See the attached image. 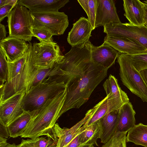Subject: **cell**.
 <instances>
[{
  "label": "cell",
  "mask_w": 147,
  "mask_h": 147,
  "mask_svg": "<svg viewBox=\"0 0 147 147\" xmlns=\"http://www.w3.org/2000/svg\"><path fill=\"white\" fill-rule=\"evenodd\" d=\"M144 3H145L146 4H147V0L144 1Z\"/></svg>",
  "instance_id": "41"
},
{
  "label": "cell",
  "mask_w": 147,
  "mask_h": 147,
  "mask_svg": "<svg viewBox=\"0 0 147 147\" xmlns=\"http://www.w3.org/2000/svg\"><path fill=\"white\" fill-rule=\"evenodd\" d=\"M124 15L129 23L135 25H145L142 2L139 0H123Z\"/></svg>",
  "instance_id": "20"
},
{
  "label": "cell",
  "mask_w": 147,
  "mask_h": 147,
  "mask_svg": "<svg viewBox=\"0 0 147 147\" xmlns=\"http://www.w3.org/2000/svg\"><path fill=\"white\" fill-rule=\"evenodd\" d=\"M69 0H18L17 3L27 7L32 13L58 12Z\"/></svg>",
  "instance_id": "17"
},
{
  "label": "cell",
  "mask_w": 147,
  "mask_h": 147,
  "mask_svg": "<svg viewBox=\"0 0 147 147\" xmlns=\"http://www.w3.org/2000/svg\"><path fill=\"white\" fill-rule=\"evenodd\" d=\"M14 7L8 5L0 7V23L5 17H7Z\"/></svg>",
  "instance_id": "33"
},
{
  "label": "cell",
  "mask_w": 147,
  "mask_h": 147,
  "mask_svg": "<svg viewBox=\"0 0 147 147\" xmlns=\"http://www.w3.org/2000/svg\"><path fill=\"white\" fill-rule=\"evenodd\" d=\"M26 91L23 89L0 101V123L7 127L25 111L23 100Z\"/></svg>",
  "instance_id": "10"
},
{
  "label": "cell",
  "mask_w": 147,
  "mask_h": 147,
  "mask_svg": "<svg viewBox=\"0 0 147 147\" xmlns=\"http://www.w3.org/2000/svg\"><path fill=\"white\" fill-rule=\"evenodd\" d=\"M103 86L107 96L121 98L127 102L129 99L127 94L120 87L117 79L110 74L104 83Z\"/></svg>",
  "instance_id": "26"
},
{
  "label": "cell",
  "mask_w": 147,
  "mask_h": 147,
  "mask_svg": "<svg viewBox=\"0 0 147 147\" xmlns=\"http://www.w3.org/2000/svg\"><path fill=\"white\" fill-rule=\"evenodd\" d=\"M96 110L94 106L88 111L82 120L71 128L61 127L56 123L53 130L57 142L56 147H67L74 138L87 127V122L90 120Z\"/></svg>",
  "instance_id": "11"
},
{
  "label": "cell",
  "mask_w": 147,
  "mask_h": 147,
  "mask_svg": "<svg viewBox=\"0 0 147 147\" xmlns=\"http://www.w3.org/2000/svg\"><path fill=\"white\" fill-rule=\"evenodd\" d=\"M111 23H121L113 0H97L95 28Z\"/></svg>",
  "instance_id": "12"
},
{
  "label": "cell",
  "mask_w": 147,
  "mask_h": 147,
  "mask_svg": "<svg viewBox=\"0 0 147 147\" xmlns=\"http://www.w3.org/2000/svg\"><path fill=\"white\" fill-rule=\"evenodd\" d=\"M7 32L5 27L4 25L0 24V42L6 38V35Z\"/></svg>",
  "instance_id": "37"
},
{
  "label": "cell",
  "mask_w": 147,
  "mask_h": 147,
  "mask_svg": "<svg viewBox=\"0 0 147 147\" xmlns=\"http://www.w3.org/2000/svg\"><path fill=\"white\" fill-rule=\"evenodd\" d=\"M127 102L120 98L107 96L95 106L96 110L92 117L87 121V126L99 120L105 114L119 109Z\"/></svg>",
  "instance_id": "19"
},
{
  "label": "cell",
  "mask_w": 147,
  "mask_h": 147,
  "mask_svg": "<svg viewBox=\"0 0 147 147\" xmlns=\"http://www.w3.org/2000/svg\"><path fill=\"white\" fill-rule=\"evenodd\" d=\"M128 131L126 142L147 147V125L140 123L135 125Z\"/></svg>",
  "instance_id": "25"
},
{
  "label": "cell",
  "mask_w": 147,
  "mask_h": 147,
  "mask_svg": "<svg viewBox=\"0 0 147 147\" xmlns=\"http://www.w3.org/2000/svg\"><path fill=\"white\" fill-rule=\"evenodd\" d=\"M66 89L48 100L36 110L30 112L31 118L21 138H33L42 136L50 137L56 143L57 138L53 130L65 102Z\"/></svg>",
  "instance_id": "2"
},
{
  "label": "cell",
  "mask_w": 147,
  "mask_h": 147,
  "mask_svg": "<svg viewBox=\"0 0 147 147\" xmlns=\"http://www.w3.org/2000/svg\"><path fill=\"white\" fill-rule=\"evenodd\" d=\"M77 1L86 13L88 19L94 30L96 28L97 0H78Z\"/></svg>",
  "instance_id": "28"
},
{
  "label": "cell",
  "mask_w": 147,
  "mask_h": 147,
  "mask_svg": "<svg viewBox=\"0 0 147 147\" xmlns=\"http://www.w3.org/2000/svg\"><path fill=\"white\" fill-rule=\"evenodd\" d=\"M93 30L88 19L81 17L73 24L72 28L69 32L67 41L71 46L84 43L89 40Z\"/></svg>",
  "instance_id": "13"
},
{
  "label": "cell",
  "mask_w": 147,
  "mask_h": 147,
  "mask_svg": "<svg viewBox=\"0 0 147 147\" xmlns=\"http://www.w3.org/2000/svg\"><path fill=\"white\" fill-rule=\"evenodd\" d=\"M127 132L117 131L101 147H126Z\"/></svg>",
  "instance_id": "30"
},
{
  "label": "cell",
  "mask_w": 147,
  "mask_h": 147,
  "mask_svg": "<svg viewBox=\"0 0 147 147\" xmlns=\"http://www.w3.org/2000/svg\"><path fill=\"white\" fill-rule=\"evenodd\" d=\"M33 33L40 42H44L53 41L52 32L44 28H33Z\"/></svg>",
  "instance_id": "32"
},
{
  "label": "cell",
  "mask_w": 147,
  "mask_h": 147,
  "mask_svg": "<svg viewBox=\"0 0 147 147\" xmlns=\"http://www.w3.org/2000/svg\"><path fill=\"white\" fill-rule=\"evenodd\" d=\"M33 28H44L50 30L53 35L63 34L68 26V17L59 11L44 13L31 12Z\"/></svg>",
  "instance_id": "7"
},
{
  "label": "cell",
  "mask_w": 147,
  "mask_h": 147,
  "mask_svg": "<svg viewBox=\"0 0 147 147\" xmlns=\"http://www.w3.org/2000/svg\"><path fill=\"white\" fill-rule=\"evenodd\" d=\"M117 59L119 75L123 84L143 102H147V85L140 72L125 54L120 53Z\"/></svg>",
  "instance_id": "6"
},
{
  "label": "cell",
  "mask_w": 147,
  "mask_h": 147,
  "mask_svg": "<svg viewBox=\"0 0 147 147\" xmlns=\"http://www.w3.org/2000/svg\"><path fill=\"white\" fill-rule=\"evenodd\" d=\"M140 73L147 85V69L142 70Z\"/></svg>",
  "instance_id": "39"
},
{
  "label": "cell",
  "mask_w": 147,
  "mask_h": 147,
  "mask_svg": "<svg viewBox=\"0 0 147 147\" xmlns=\"http://www.w3.org/2000/svg\"><path fill=\"white\" fill-rule=\"evenodd\" d=\"M81 147H94L93 145H85Z\"/></svg>",
  "instance_id": "40"
},
{
  "label": "cell",
  "mask_w": 147,
  "mask_h": 147,
  "mask_svg": "<svg viewBox=\"0 0 147 147\" xmlns=\"http://www.w3.org/2000/svg\"><path fill=\"white\" fill-rule=\"evenodd\" d=\"M80 133L74 138L67 147H81L84 145L81 143L79 139V135Z\"/></svg>",
  "instance_id": "34"
},
{
  "label": "cell",
  "mask_w": 147,
  "mask_h": 147,
  "mask_svg": "<svg viewBox=\"0 0 147 147\" xmlns=\"http://www.w3.org/2000/svg\"><path fill=\"white\" fill-rule=\"evenodd\" d=\"M118 122L117 132H127L135 125L136 112L129 101L119 109Z\"/></svg>",
  "instance_id": "22"
},
{
  "label": "cell",
  "mask_w": 147,
  "mask_h": 147,
  "mask_svg": "<svg viewBox=\"0 0 147 147\" xmlns=\"http://www.w3.org/2000/svg\"><path fill=\"white\" fill-rule=\"evenodd\" d=\"M56 143L50 137H39L22 139L18 147H56Z\"/></svg>",
  "instance_id": "27"
},
{
  "label": "cell",
  "mask_w": 147,
  "mask_h": 147,
  "mask_svg": "<svg viewBox=\"0 0 147 147\" xmlns=\"http://www.w3.org/2000/svg\"><path fill=\"white\" fill-rule=\"evenodd\" d=\"M31 118L30 112L25 111L21 115L6 127L9 136L12 138L21 136Z\"/></svg>",
  "instance_id": "23"
},
{
  "label": "cell",
  "mask_w": 147,
  "mask_h": 147,
  "mask_svg": "<svg viewBox=\"0 0 147 147\" xmlns=\"http://www.w3.org/2000/svg\"><path fill=\"white\" fill-rule=\"evenodd\" d=\"M142 5L144 12V25H147V4L142 2Z\"/></svg>",
  "instance_id": "38"
},
{
  "label": "cell",
  "mask_w": 147,
  "mask_h": 147,
  "mask_svg": "<svg viewBox=\"0 0 147 147\" xmlns=\"http://www.w3.org/2000/svg\"><path fill=\"white\" fill-rule=\"evenodd\" d=\"M8 73L7 61L3 50L0 47V88L7 81Z\"/></svg>",
  "instance_id": "31"
},
{
  "label": "cell",
  "mask_w": 147,
  "mask_h": 147,
  "mask_svg": "<svg viewBox=\"0 0 147 147\" xmlns=\"http://www.w3.org/2000/svg\"><path fill=\"white\" fill-rule=\"evenodd\" d=\"M93 46L89 40L71 46L58 64L68 75L66 97L59 117L68 110L79 108L86 102L95 88L107 76L108 69L96 64L92 59Z\"/></svg>",
  "instance_id": "1"
},
{
  "label": "cell",
  "mask_w": 147,
  "mask_h": 147,
  "mask_svg": "<svg viewBox=\"0 0 147 147\" xmlns=\"http://www.w3.org/2000/svg\"><path fill=\"white\" fill-rule=\"evenodd\" d=\"M119 109L104 115L99 119L101 127V142L106 143L117 132Z\"/></svg>",
  "instance_id": "21"
},
{
  "label": "cell",
  "mask_w": 147,
  "mask_h": 147,
  "mask_svg": "<svg viewBox=\"0 0 147 147\" xmlns=\"http://www.w3.org/2000/svg\"><path fill=\"white\" fill-rule=\"evenodd\" d=\"M58 64L50 69H33L31 70L25 78L23 89H25L27 93L31 88L42 82L45 79L61 74L62 71Z\"/></svg>",
  "instance_id": "18"
},
{
  "label": "cell",
  "mask_w": 147,
  "mask_h": 147,
  "mask_svg": "<svg viewBox=\"0 0 147 147\" xmlns=\"http://www.w3.org/2000/svg\"><path fill=\"white\" fill-rule=\"evenodd\" d=\"M67 81L66 74L49 77L31 88L26 93L23 100L24 111L31 112L42 106L66 88Z\"/></svg>",
  "instance_id": "4"
},
{
  "label": "cell",
  "mask_w": 147,
  "mask_h": 147,
  "mask_svg": "<svg viewBox=\"0 0 147 147\" xmlns=\"http://www.w3.org/2000/svg\"><path fill=\"white\" fill-rule=\"evenodd\" d=\"M146 26H147V25H146Z\"/></svg>",
  "instance_id": "42"
},
{
  "label": "cell",
  "mask_w": 147,
  "mask_h": 147,
  "mask_svg": "<svg viewBox=\"0 0 147 147\" xmlns=\"http://www.w3.org/2000/svg\"><path fill=\"white\" fill-rule=\"evenodd\" d=\"M28 52V50L23 56L16 60L7 62V79L3 86L0 88V101L7 99L18 91L19 84Z\"/></svg>",
  "instance_id": "9"
},
{
  "label": "cell",
  "mask_w": 147,
  "mask_h": 147,
  "mask_svg": "<svg viewBox=\"0 0 147 147\" xmlns=\"http://www.w3.org/2000/svg\"><path fill=\"white\" fill-rule=\"evenodd\" d=\"M101 127L99 120L89 126L79 135L80 142L84 145H95L98 146L97 141L100 138Z\"/></svg>",
  "instance_id": "24"
},
{
  "label": "cell",
  "mask_w": 147,
  "mask_h": 147,
  "mask_svg": "<svg viewBox=\"0 0 147 147\" xmlns=\"http://www.w3.org/2000/svg\"><path fill=\"white\" fill-rule=\"evenodd\" d=\"M125 55L130 60L134 67L139 72L147 69V51L135 54Z\"/></svg>",
  "instance_id": "29"
},
{
  "label": "cell",
  "mask_w": 147,
  "mask_h": 147,
  "mask_svg": "<svg viewBox=\"0 0 147 147\" xmlns=\"http://www.w3.org/2000/svg\"><path fill=\"white\" fill-rule=\"evenodd\" d=\"M25 41L8 36L0 42L8 62H13L23 56L28 50L29 44Z\"/></svg>",
  "instance_id": "15"
},
{
  "label": "cell",
  "mask_w": 147,
  "mask_h": 147,
  "mask_svg": "<svg viewBox=\"0 0 147 147\" xmlns=\"http://www.w3.org/2000/svg\"><path fill=\"white\" fill-rule=\"evenodd\" d=\"M104 32L107 35L125 37L134 39L147 50V26H136L129 23H111L104 26Z\"/></svg>",
  "instance_id": "8"
},
{
  "label": "cell",
  "mask_w": 147,
  "mask_h": 147,
  "mask_svg": "<svg viewBox=\"0 0 147 147\" xmlns=\"http://www.w3.org/2000/svg\"><path fill=\"white\" fill-rule=\"evenodd\" d=\"M7 17L9 36L29 42L35 37L31 12L27 7L17 3Z\"/></svg>",
  "instance_id": "5"
},
{
  "label": "cell",
  "mask_w": 147,
  "mask_h": 147,
  "mask_svg": "<svg viewBox=\"0 0 147 147\" xmlns=\"http://www.w3.org/2000/svg\"><path fill=\"white\" fill-rule=\"evenodd\" d=\"M0 137L7 138L9 136L6 127L0 124Z\"/></svg>",
  "instance_id": "36"
},
{
  "label": "cell",
  "mask_w": 147,
  "mask_h": 147,
  "mask_svg": "<svg viewBox=\"0 0 147 147\" xmlns=\"http://www.w3.org/2000/svg\"><path fill=\"white\" fill-rule=\"evenodd\" d=\"M104 42L119 53L125 54H135L147 51V50L138 42L128 38L107 35L105 37Z\"/></svg>",
  "instance_id": "14"
},
{
  "label": "cell",
  "mask_w": 147,
  "mask_h": 147,
  "mask_svg": "<svg viewBox=\"0 0 147 147\" xmlns=\"http://www.w3.org/2000/svg\"><path fill=\"white\" fill-rule=\"evenodd\" d=\"M0 147H18L15 143L10 144L7 142V138L0 137Z\"/></svg>",
  "instance_id": "35"
},
{
  "label": "cell",
  "mask_w": 147,
  "mask_h": 147,
  "mask_svg": "<svg viewBox=\"0 0 147 147\" xmlns=\"http://www.w3.org/2000/svg\"><path fill=\"white\" fill-rule=\"evenodd\" d=\"M29 44L28 54L22 76L23 82L26 76L32 70L52 68L61 63L64 58L59 46L53 41Z\"/></svg>",
  "instance_id": "3"
},
{
  "label": "cell",
  "mask_w": 147,
  "mask_h": 147,
  "mask_svg": "<svg viewBox=\"0 0 147 147\" xmlns=\"http://www.w3.org/2000/svg\"><path fill=\"white\" fill-rule=\"evenodd\" d=\"M120 53L108 43L104 42L99 46H93L91 55L95 63L108 69L115 64V60Z\"/></svg>",
  "instance_id": "16"
}]
</instances>
